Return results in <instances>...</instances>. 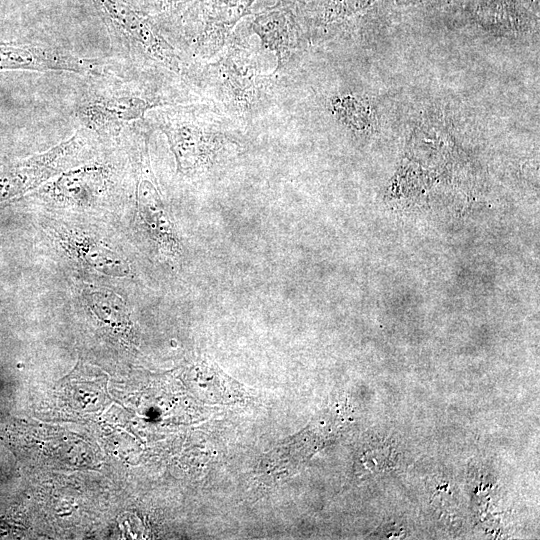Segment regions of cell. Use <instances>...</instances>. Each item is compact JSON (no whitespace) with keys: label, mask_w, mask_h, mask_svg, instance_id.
Wrapping results in <instances>:
<instances>
[{"label":"cell","mask_w":540,"mask_h":540,"mask_svg":"<svg viewBox=\"0 0 540 540\" xmlns=\"http://www.w3.org/2000/svg\"><path fill=\"white\" fill-rule=\"evenodd\" d=\"M160 126L167 135L178 167L187 172L201 165L207 154V137L184 113L163 112Z\"/></svg>","instance_id":"cell-6"},{"label":"cell","mask_w":540,"mask_h":540,"mask_svg":"<svg viewBox=\"0 0 540 540\" xmlns=\"http://www.w3.org/2000/svg\"><path fill=\"white\" fill-rule=\"evenodd\" d=\"M71 251L82 264L109 275L126 274V266L116 254L101 242L85 236H72L67 240Z\"/></svg>","instance_id":"cell-7"},{"label":"cell","mask_w":540,"mask_h":540,"mask_svg":"<svg viewBox=\"0 0 540 540\" xmlns=\"http://www.w3.org/2000/svg\"><path fill=\"white\" fill-rule=\"evenodd\" d=\"M112 168L104 162H92L66 172L43 186L45 199L86 205L98 199L111 186Z\"/></svg>","instance_id":"cell-5"},{"label":"cell","mask_w":540,"mask_h":540,"mask_svg":"<svg viewBox=\"0 0 540 540\" xmlns=\"http://www.w3.org/2000/svg\"><path fill=\"white\" fill-rule=\"evenodd\" d=\"M254 0H203L202 11L218 20H235L245 13Z\"/></svg>","instance_id":"cell-9"},{"label":"cell","mask_w":540,"mask_h":540,"mask_svg":"<svg viewBox=\"0 0 540 540\" xmlns=\"http://www.w3.org/2000/svg\"><path fill=\"white\" fill-rule=\"evenodd\" d=\"M92 1L106 24L115 50L125 59L141 55L177 69L173 49L128 0Z\"/></svg>","instance_id":"cell-2"},{"label":"cell","mask_w":540,"mask_h":540,"mask_svg":"<svg viewBox=\"0 0 540 540\" xmlns=\"http://www.w3.org/2000/svg\"><path fill=\"white\" fill-rule=\"evenodd\" d=\"M100 137L85 128L53 148L18 163L0 161V198L21 194L84 160Z\"/></svg>","instance_id":"cell-3"},{"label":"cell","mask_w":540,"mask_h":540,"mask_svg":"<svg viewBox=\"0 0 540 540\" xmlns=\"http://www.w3.org/2000/svg\"><path fill=\"white\" fill-rule=\"evenodd\" d=\"M68 71L82 75H99L102 63L75 56L70 52L41 45L0 42V71Z\"/></svg>","instance_id":"cell-4"},{"label":"cell","mask_w":540,"mask_h":540,"mask_svg":"<svg viewBox=\"0 0 540 540\" xmlns=\"http://www.w3.org/2000/svg\"><path fill=\"white\" fill-rule=\"evenodd\" d=\"M90 308L99 324L115 334H125L130 330V321L122 301L113 293L104 290L89 294Z\"/></svg>","instance_id":"cell-8"},{"label":"cell","mask_w":540,"mask_h":540,"mask_svg":"<svg viewBox=\"0 0 540 540\" xmlns=\"http://www.w3.org/2000/svg\"><path fill=\"white\" fill-rule=\"evenodd\" d=\"M93 76V84L76 102L75 115L83 128L101 138L118 135L157 105L126 80L113 79L104 72Z\"/></svg>","instance_id":"cell-1"}]
</instances>
